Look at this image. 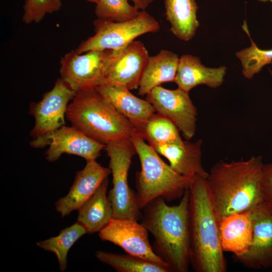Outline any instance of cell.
<instances>
[{
  "mask_svg": "<svg viewBox=\"0 0 272 272\" xmlns=\"http://www.w3.org/2000/svg\"><path fill=\"white\" fill-rule=\"evenodd\" d=\"M86 1H88L89 2L94 3L95 4H96L98 1V0H86Z\"/></svg>",
  "mask_w": 272,
  "mask_h": 272,
  "instance_id": "4dcf8cb0",
  "label": "cell"
},
{
  "mask_svg": "<svg viewBox=\"0 0 272 272\" xmlns=\"http://www.w3.org/2000/svg\"><path fill=\"white\" fill-rule=\"evenodd\" d=\"M120 49L91 50L81 54L72 50L61 58V79L75 92L96 88L106 82Z\"/></svg>",
  "mask_w": 272,
  "mask_h": 272,
  "instance_id": "52a82bcc",
  "label": "cell"
},
{
  "mask_svg": "<svg viewBox=\"0 0 272 272\" xmlns=\"http://www.w3.org/2000/svg\"><path fill=\"white\" fill-rule=\"evenodd\" d=\"M86 161L84 168L77 173L67 194L55 203L56 211L62 217L79 210L111 173L109 168L102 166L96 160Z\"/></svg>",
  "mask_w": 272,
  "mask_h": 272,
  "instance_id": "5bb4252c",
  "label": "cell"
},
{
  "mask_svg": "<svg viewBox=\"0 0 272 272\" xmlns=\"http://www.w3.org/2000/svg\"><path fill=\"white\" fill-rule=\"evenodd\" d=\"M65 115L73 126L106 145L130 140L138 132L130 122L95 88L76 92Z\"/></svg>",
  "mask_w": 272,
  "mask_h": 272,
  "instance_id": "277c9868",
  "label": "cell"
},
{
  "mask_svg": "<svg viewBox=\"0 0 272 272\" xmlns=\"http://www.w3.org/2000/svg\"><path fill=\"white\" fill-rule=\"evenodd\" d=\"M149 57L141 41H132L120 50L106 83L122 85L129 90L138 89Z\"/></svg>",
  "mask_w": 272,
  "mask_h": 272,
  "instance_id": "2e32d148",
  "label": "cell"
},
{
  "mask_svg": "<svg viewBox=\"0 0 272 272\" xmlns=\"http://www.w3.org/2000/svg\"><path fill=\"white\" fill-rule=\"evenodd\" d=\"M133 2L138 10L144 11L154 0H127Z\"/></svg>",
  "mask_w": 272,
  "mask_h": 272,
  "instance_id": "f546056e",
  "label": "cell"
},
{
  "mask_svg": "<svg viewBox=\"0 0 272 272\" xmlns=\"http://www.w3.org/2000/svg\"><path fill=\"white\" fill-rule=\"evenodd\" d=\"M242 28L250 38L251 45L237 52L236 55L241 61L243 75L250 79L264 66L272 63V49H260L256 45L250 37L246 21L244 22Z\"/></svg>",
  "mask_w": 272,
  "mask_h": 272,
  "instance_id": "484cf974",
  "label": "cell"
},
{
  "mask_svg": "<svg viewBox=\"0 0 272 272\" xmlns=\"http://www.w3.org/2000/svg\"><path fill=\"white\" fill-rule=\"evenodd\" d=\"M94 34L83 41L76 51L80 54L91 50L122 49L138 37L158 32V22L145 10L136 18L114 22L97 19L94 22Z\"/></svg>",
  "mask_w": 272,
  "mask_h": 272,
  "instance_id": "ba28073f",
  "label": "cell"
},
{
  "mask_svg": "<svg viewBox=\"0 0 272 272\" xmlns=\"http://www.w3.org/2000/svg\"><path fill=\"white\" fill-rule=\"evenodd\" d=\"M176 125L167 117L154 114L147 122L141 136L154 147L162 145H181L184 142Z\"/></svg>",
  "mask_w": 272,
  "mask_h": 272,
  "instance_id": "cb8c5ba5",
  "label": "cell"
},
{
  "mask_svg": "<svg viewBox=\"0 0 272 272\" xmlns=\"http://www.w3.org/2000/svg\"><path fill=\"white\" fill-rule=\"evenodd\" d=\"M226 71L227 67L225 66L207 67L201 63L198 57L184 54L179 58L174 82L179 88L188 93L199 85L216 88L222 84Z\"/></svg>",
  "mask_w": 272,
  "mask_h": 272,
  "instance_id": "e0dca14e",
  "label": "cell"
},
{
  "mask_svg": "<svg viewBox=\"0 0 272 272\" xmlns=\"http://www.w3.org/2000/svg\"><path fill=\"white\" fill-rule=\"evenodd\" d=\"M146 95V100L151 103L156 112L170 119L186 140L194 136L197 110L188 92L179 88L170 90L159 86Z\"/></svg>",
  "mask_w": 272,
  "mask_h": 272,
  "instance_id": "8fae6325",
  "label": "cell"
},
{
  "mask_svg": "<svg viewBox=\"0 0 272 272\" xmlns=\"http://www.w3.org/2000/svg\"><path fill=\"white\" fill-rule=\"evenodd\" d=\"M75 94L61 78L57 79L40 101L31 105L30 113L34 117L35 124L30 135L35 139L63 126L68 103Z\"/></svg>",
  "mask_w": 272,
  "mask_h": 272,
  "instance_id": "7c38bea8",
  "label": "cell"
},
{
  "mask_svg": "<svg viewBox=\"0 0 272 272\" xmlns=\"http://www.w3.org/2000/svg\"><path fill=\"white\" fill-rule=\"evenodd\" d=\"M86 233L87 231L85 228L77 221L73 225L62 229L57 236L37 242L36 245L56 255L59 269L63 272L67 268L69 251L75 243Z\"/></svg>",
  "mask_w": 272,
  "mask_h": 272,
  "instance_id": "603a6c76",
  "label": "cell"
},
{
  "mask_svg": "<svg viewBox=\"0 0 272 272\" xmlns=\"http://www.w3.org/2000/svg\"><path fill=\"white\" fill-rule=\"evenodd\" d=\"M107 177L93 195L78 210L77 222L86 229L87 233L99 232L113 218V209L107 195Z\"/></svg>",
  "mask_w": 272,
  "mask_h": 272,
  "instance_id": "ffe728a7",
  "label": "cell"
},
{
  "mask_svg": "<svg viewBox=\"0 0 272 272\" xmlns=\"http://www.w3.org/2000/svg\"><path fill=\"white\" fill-rule=\"evenodd\" d=\"M127 0H98L95 9L98 19L114 22H122L133 20L140 12Z\"/></svg>",
  "mask_w": 272,
  "mask_h": 272,
  "instance_id": "4316f807",
  "label": "cell"
},
{
  "mask_svg": "<svg viewBox=\"0 0 272 272\" xmlns=\"http://www.w3.org/2000/svg\"><path fill=\"white\" fill-rule=\"evenodd\" d=\"M261 188L263 201L272 207V163L263 165Z\"/></svg>",
  "mask_w": 272,
  "mask_h": 272,
  "instance_id": "f1b7e54d",
  "label": "cell"
},
{
  "mask_svg": "<svg viewBox=\"0 0 272 272\" xmlns=\"http://www.w3.org/2000/svg\"><path fill=\"white\" fill-rule=\"evenodd\" d=\"M252 238L250 246L237 257L245 267L254 269L272 266V207L262 201L250 210Z\"/></svg>",
  "mask_w": 272,
  "mask_h": 272,
  "instance_id": "4fadbf2b",
  "label": "cell"
},
{
  "mask_svg": "<svg viewBox=\"0 0 272 272\" xmlns=\"http://www.w3.org/2000/svg\"><path fill=\"white\" fill-rule=\"evenodd\" d=\"M95 89L130 122L141 135L146 123L156 112L151 103L136 97L122 85L106 83Z\"/></svg>",
  "mask_w": 272,
  "mask_h": 272,
  "instance_id": "9a60e30c",
  "label": "cell"
},
{
  "mask_svg": "<svg viewBox=\"0 0 272 272\" xmlns=\"http://www.w3.org/2000/svg\"><path fill=\"white\" fill-rule=\"evenodd\" d=\"M179 58L168 50H162L150 56L140 82L139 94L147 95L154 88L169 82H174Z\"/></svg>",
  "mask_w": 272,
  "mask_h": 272,
  "instance_id": "44dd1931",
  "label": "cell"
},
{
  "mask_svg": "<svg viewBox=\"0 0 272 272\" xmlns=\"http://www.w3.org/2000/svg\"><path fill=\"white\" fill-rule=\"evenodd\" d=\"M219 231L221 246L224 252H231L236 257L243 254L252 242L250 210L221 218Z\"/></svg>",
  "mask_w": 272,
  "mask_h": 272,
  "instance_id": "ac0fdd59",
  "label": "cell"
},
{
  "mask_svg": "<svg viewBox=\"0 0 272 272\" xmlns=\"http://www.w3.org/2000/svg\"><path fill=\"white\" fill-rule=\"evenodd\" d=\"M188 188L180 202L168 205L159 197L143 210L141 223L154 238L153 249L171 272H187L190 265Z\"/></svg>",
  "mask_w": 272,
  "mask_h": 272,
  "instance_id": "7a4b0ae2",
  "label": "cell"
},
{
  "mask_svg": "<svg viewBox=\"0 0 272 272\" xmlns=\"http://www.w3.org/2000/svg\"><path fill=\"white\" fill-rule=\"evenodd\" d=\"M268 70H269V72L270 75H271V77H272V71H271L270 70H269V69H268Z\"/></svg>",
  "mask_w": 272,
  "mask_h": 272,
  "instance_id": "1f68e13d",
  "label": "cell"
},
{
  "mask_svg": "<svg viewBox=\"0 0 272 272\" xmlns=\"http://www.w3.org/2000/svg\"><path fill=\"white\" fill-rule=\"evenodd\" d=\"M30 145L34 148L49 146L46 158L50 162L57 160L63 154L79 156L86 161L96 160L106 147V145L90 138L74 126L64 125L33 139Z\"/></svg>",
  "mask_w": 272,
  "mask_h": 272,
  "instance_id": "9c48e42d",
  "label": "cell"
},
{
  "mask_svg": "<svg viewBox=\"0 0 272 272\" xmlns=\"http://www.w3.org/2000/svg\"><path fill=\"white\" fill-rule=\"evenodd\" d=\"M144 140L138 132L130 139L141 166L135 181L138 201L141 210L157 197H163L169 202L181 197L193 177L177 172Z\"/></svg>",
  "mask_w": 272,
  "mask_h": 272,
  "instance_id": "5b68a950",
  "label": "cell"
},
{
  "mask_svg": "<svg viewBox=\"0 0 272 272\" xmlns=\"http://www.w3.org/2000/svg\"><path fill=\"white\" fill-rule=\"evenodd\" d=\"M202 144L201 140L194 143L186 140L181 145H162L153 147L178 173L187 177L198 175L207 178L208 172L202 163Z\"/></svg>",
  "mask_w": 272,
  "mask_h": 272,
  "instance_id": "d6986e66",
  "label": "cell"
},
{
  "mask_svg": "<svg viewBox=\"0 0 272 272\" xmlns=\"http://www.w3.org/2000/svg\"><path fill=\"white\" fill-rule=\"evenodd\" d=\"M97 258L118 272H171L165 265L152 262L132 255L103 251L95 253Z\"/></svg>",
  "mask_w": 272,
  "mask_h": 272,
  "instance_id": "d4e9b609",
  "label": "cell"
},
{
  "mask_svg": "<svg viewBox=\"0 0 272 272\" xmlns=\"http://www.w3.org/2000/svg\"><path fill=\"white\" fill-rule=\"evenodd\" d=\"M109 158V168L112 175L113 187L108 197L113 209V218L141 220L143 214L137 195L129 186L128 171L133 156L137 154L130 139L109 143L105 148Z\"/></svg>",
  "mask_w": 272,
  "mask_h": 272,
  "instance_id": "8992f818",
  "label": "cell"
},
{
  "mask_svg": "<svg viewBox=\"0 0 272 272\" xmlns=\"http://www.w3.org/2000/svg\"><path fill=\"white\" fill-rule=\"evenodd\" d=\"M261 156L246 160H221L208 172L209 193L219 219L248 211L263 201L261 180L264 165Z\"/></svg>",
  "mask_w": 272,
  "mask_h": 272,
  "instance_id": "6da1fadb",
  "label": "cell"
},
{
  "mask_svg": "<svg viewBox=\"0 0 272 272\" xmlns=\"http://www.w3.org/2000/svg\"><path fill=\"white\" fill-rule=\"evenodd\" d=\"M188 190L190 265L196 272H226L227 265L221 243L219 218L207 178L193 176Z\"/></svg>",
  "mask_w": 272,
  "mask_h": 272,
  "instance_id": "3957f363",
  "label": "cell"
},
{
  "mask_svg": "<svg viewBox=\"0 0 272 272\" xmlns=\"http://www.w3.org/2000/svg\"><path fill=\"white\" fill-rule=\"evenodd\" d=\"M61 0H26L22 20L26 24L39 23L46 14L60 10Z\"/></svg>",
  "mask_w": 272,
  "mask_h": 272,
  "instance_id": "83f0119b",
  "label": "cell"
},
{
  "mask_svg": "<svg viewBox=\"0 0 272 272\" xmlns=\"http://www.w3.org/2000/svg\"><path fill=\"white\" fill-rule=\"evenodd\" d=\"M165 16L170 31L180 40L188 41L199 27L198 7L195 0H164Z\"/></svg>",
  "mask_w": 272,
  "mask_h": 272,
  "instance_id": "7402d4cb",
  "label": "cell"
},
{
  "mask_svg": "<svg viewBox=\"0 0 272 272\" xmlns=\"http://www.w3.org/2000/svg\"><path fill=\"white\" fill-rule=\"evenodd\" d=\"M99 236L102 241L121 247L127 254L168 267L150 244L147 229L137 220L112 218L99 232Z\"/></svg>",
  "mask_w": 272,
  "mask_h": 272,
  "instance_id": "30bf717a",
  "label": "cell"
}]
</instances>
